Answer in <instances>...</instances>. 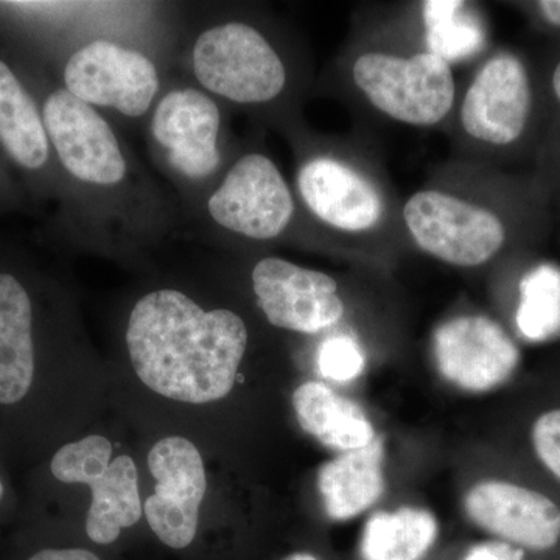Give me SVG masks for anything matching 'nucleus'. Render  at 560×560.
<instances>
[{
	"instance_id": "nucleus-1",
	"label": "nucleus",
	"mask_w": 560,
	"mask_h": 560,
	"mask_svg": "<svg viewBox=\"0 0 560 560\" xmlns=\"http://www.w3.org/2000/svg\"><path fill=\"white\" fill-rule=\"evenodd\" d=\"M128 353L139 381L168 400L206 405L234 388L248 329L228 308L205 311L178 290H156L136 302Z\"/></svg>"
},
{
	"instance_id": "nucleus-2",
	"label": "nucleus",
	"mask_w": 560,
	"mask_h": 560,
	"mask_svg": "<svg viewBox=\"0 0 560 560\" xmlns=\"http://www.w3.org/2000/svg\"><path fill=\"white\" fill-rule=\"evenodd\" d=\"M350 79L372 108L408 127H436L451 116L458 95L451 62L425 47L412 54L360 51Z\"/></svg>"
},
{
	"instance_id": "nucleus-3",
	"label": "nucleus",
	"mask_w": 560,
	"mask_h": 560,
	"mask_svg": "<svg viewBox=\"0 0 560 560\" xmlns=\"http://www.w3.org/2000/svg\"><path fill=\"white\" fill-rule=\"evenodd\" d=\"M400 217L422 253L452 267H482L506 245V226L499 213L441 187L412 194L401 206Z\"/></svg>"
},
{
	"instance_id": "nucleus-4",
	"label": "nucleus",
	"mask_w": 560,
	"mask_h": 560,
	"mask_svg": "<svg viewBox=\"0 0 560 560\" xmlns=\"http://www.w3.org/2000/svg\"><path fill=\"white\" fill-rule=\"evenodd\" d=\"M194 72L206 91L238 105L276 101L289 72L267 36L245 22L215 25L198 36Z\"/></svg>"
},
{
	"instance_id": "nucleus-5",
	"label": "nucleus",
	"mask_w": 560,
	"mask_h": 560,
	"mask_svg": "<svg viewBox=\"0 0 560 560\" xmlns=\"http://www.w3.org/2000/svg\"><path fill=\"white\" fill-rule=\"evenodd\" d=\"M113 444L101 434L61 445L50 458L51 477L62 485H86L92 501L86 515V534L98 545L119 539L143 514L138 467L131 456L110 460Z\"/></svg>"
},
{
	"instance_id": "nucleus-6",
	"label": "nucleus",
	"mask_w": 560,
	"mask_h": 560,
	"mask_svg": "<svg viewBox=\"0 0 560 560\" xmlns=\"http://www.w3.org/2000/svg\"><path fill=\"white\" fill-rule=\"evenodd\" d=\"M296 189L313 219L350 241L374 237L388 223L385 187L352 158L334 153L307 158L298 168Z\"/></svg>"
},
{
	"instance_id": "nucleus-7",
	"label": "nucleus",
	"mask_w": 560,
	"mask_h": 560,
	"mask_svg": "<svg viewBox=\"0 0 560 560\" xmlns=\"http://www.w3.org/2000/svg\"><path fill=\"white\" fill-rule=\"evenodd\" d=\"M35 308L16 276L0 272V441H24L40 399Z\"/></svg>"
},
{
	"instance_id": "nucleus-8",
	"label": "nucleus",
	"mask_w": 560,
	"mask_h": 560,
	"mask_svg": "<svg viewBox=\"0 0 560 560\" xmlns=\"http://www.w3.org/2000/svg\"><path fill=\"white\" fill-rule=\"evenodd\" d=\"M223 230L256 242H270L289 230L296 201L276 162L248 153L232 165L208 201Z\"/></svg>"
},
{
	"instance_id": "nucleus-9",
	"label": "nucleus",
	"mask_w": 560,
	"mask_h": 560,
	"mask_svg": "<svg viewBox=\"0 0 560 560\" xmlns=\"http://www.w3.org/2000/svg\"><path fill=\"white\" fill-rule=\"evenodd\" d=\"M66 90L91 106L142 117L160 91L156 66L145 55L110 40H92L69 58Z\"/></svg>"
},
{
	"instance_id": "nucleus-10",
	"label": "nucleus",
	"mask_w": 560,
	"mask_h": 560,
	"mask_svg": "<svg viewBox=\"0 0 560 560\" xmlns=\"http://www.w3.org/2000/svg\"><path fill=\"white\" fill-rule=\"evenodd\" d=\"M149 467L156 489L143 504V514L162 544L183 550L197 536L208 490L201 453L186 438H164L151 448Z\"/></svg>"
},
{
	"instance_id": "nucleus-11",
	"label": "nucleus",
	"mask_w": 560,
	"mask_h": 560,
	"mask_svg": "<svg viewBox=\"0 0 560 560\" xmlns=\"http://www.w3.org/2000/svg\"><path fill=\"white\" fill-rule=\"evenodd\" d=\"M253 290L268 323L279 329L316 335L334 329L346 313L337 279L280 257L254 267Z\"/></svg>"
},
{
	"instance_id": "nucleus-12",
	"label": "nucleus",
	"mask_w": 560,
	"mask_h": 560,
	"mask_svg": "<svg viewBox=\"0 0 560 560\" xmlns=\"http://www.w3.org/2000/svg\"><path fill=\"white\" fill-rule=\"evenodd\" d=\"M530 103L529 77L521 58L500 51L482 62L464 91L459 128L470 142L511 145L525 131Z\"/></svg>"
},
{
	"instance_id": "nucleus-13",
	"label": "nucleus",
	"mask_w": 560,
	"mask_h": 560,
	"mask_svg": "<svg viewBox=\"0 0 560 560\" xmlns=\"http://www.w3.org/2000/svg\"><path fill=\"white\" fill-rule=\"evenodd\" d=\"M43 120L47 138L73 178L98 187L125 179L127 161L119 139L94 106L65 88L47 97Z\"/></svg>"
},
{
	"instance_id": "nucleus-14",
	"label": "nucleus",
	"mask_w": 560,
	"mask_h": 560,
	"mask_svg": "<svg viewBox=\"0 0 560 560\" xmlns=\"http://www.w3.org/2000/svg\"><path fill=\"white\" fill-rule=\"evenodd\" d=\"M442 377L469 393H486L510 381L521 350L497 320L464 315L442 323L433 335Z\"/></svg>"
},
{
	"instance_id": "nucleus-15",
	"label": "nucleus",
	"mask_w": 560,
	"mask_h": 560,
	"mask_svg": "<svg viewBox=\"0 0 560 560\" xmlns=\"http://www.w3.org/2000/svg\"><path fill=\"white\" fill-rule=\"evenodd\" d=\"M471 523L525 552H548L560 544V508L537 490L515 482H478L464 499Z\"/></svg>"
},
{
	"instance_id": "nucleus-16",
	"label": "nucleus",
	"mask_w": 560,
	"mask_h": 560,
	"mask_svg": "<svg viewBox=\"0 0 560 560\" xmlns=\"http://www.w3.org/2000/svg\"><path fill=\"white\" fill-rule=\"evenodd\" d=\"M221 113L208 94L176 90L161 98L151 119V132L175 171L205 179L220 167Z\"/></svg>"
},
{
	"instance_id": "nucleus-17",
	"label": "nucleus",
	"mask_w": 560,
	"mask_h": 560,
	"mask_svg": "<svg viewBox=\"0 0 560 560\" xmlns=\"http://www.w3.org/2000/svg\"><path fill=\"white\" fill-rule=\"evenodd\" d=\"M383 441L327 460L318 471L324 510L331 521L345 522L374 506L385 492Z\"/></svg>"
},
{
	"instance_id": "nucleus-18",
	"label": "nucleus",
	"mask_w": 560,
	"mask_h": 560,
	"mask_svg": "<svg viewBox=\"0 0 560 560\" xmlns=\"http://www.w3.org/2000/svg\"><path fill=\"white\" fill-rule=\"evenodd\" d=\"M293 408L302 430L331 451H359L377 440L374 425L359 405L324 383L301 385L294 390Z\"/></svg>"
},
{
	"instance_id": "nucleus-19",
	"label": "nucleus",
	"mask_w": 560,
	"mask_h": 560,
	"mask_svg": "<svg viewBox=\"0 0 560 560\" xmlns=\"http://www.w3.org/2000/svg\"><path fill=\"white\" fill-rule=\"evenodd\" d=\"M440 534L436 517L419 508L375 512L360 540L363 560H422Z\"/></svg>"
},
{
	"instance_id": "nucleus-20",
	"label": "nucleus",
	"mask_w": 560,
	"mask_h": 560,
	"mask_svg": "<svg viewBox=\"0 0 560 560\" xmlns=\"http://www.w3.org/2000/svg\"><path fill=\"white\" fill-rule=\"evenodd\" d=\"M0 143L28 171H38L49 158V138L43 117L3 61H0Z\"/></svg>"
},
{
	"instance_id": "nucleus-21",
	"label": "nucleus",
	"mask_w": 560,
	"mask_h": 560,
	"mask_svg": "<svg viewBox=\"0 0 560 560\" xmlns=\"http://www.w3.org/2000/svg\"><path fill=\"white\" fill-rule=\"evenodd\" d=\"M422 22L425 49L451 65L470 58L485 43V32L467 11L466 2H423Z\"/></svg>"
},
{
	"instance_id": "nucleus-22",
	"label": "nucleus",
	"mask_w": 560,
	"mask_h": 560,
	"mask_svg": "<svg viewBox=\"0 0 560 560\" xmlns=\"http://www.w3.org/2000/svg\"><path fill=\"white\" fill-rule=\"evenodd\" d=\"M517 326L529 340H547L560 331V271L540 267L530 271L521 285Z\"/></svg>"
},
{
	"instance_id": "nucleus-23",
	"label": "nucleus",
	"mask_w": 560,
	"mask_h": 560,
	"mask_svg": "<svg viewBox=\"0 0 560 560\" xmlns=\"http://www.w3.org/2000/svg\"><path fill=\"white\" fill-rule=\"evenodd\" d=\"M318 368L320 375L331 382L355 381L364 370L363 350L348 335L331 337L319 346Z\"/></svg>"
},
{
	"instance_id": "nucleus-24",
	"label": "nucleus",
	"mask_w": 560,
	"mask_h": 560,
	"mask_svg": "<svg viewBox=\"0 0 560 560\" xmlns=\"http://www.w3.org/2000/svg\"><path fill=\"white\" fill-rule=\"evenodd\" d=\"M530 442L537 459L560 481V408L545 411L534 420Z\"/></svg>"
},
{
	"instance_id": "nucleus-25",
	"label": "nucleus",
	"mask_w": 560,
	"mask_h": 560,
	"mask_svg": "<svg viewBox=\"0 0 560 560\" xmlns=\"http://www.w3.org/2000/svg\"><path fill=\"white\" fill-rule=\"evenodd\" d=\"M463 560H526V552L501 540L474 545Z\"/></svg>"
},
{
	"instance_id": "nucleus-26",
	"label": "nucleus",
	"mask_w": 560,
	"mask_h": 560,
	"mask_svg": "<svg viewBox=\"0 0 560 560\" xmlns=\"http://www.w3.org/2000/svg\"><path fill=\"white\" fill-rule=\"evenodd\" d=\"M24 560H101L94 552L83 548H40Z\"/></svg>"
},
{
	"instance_id": "nucleus-27",
	"label": "nucleus",
	"mask_w": 560,
	"mask_h": 560,
	"mask_svg": "<svg viewBox=\"0 0 560 560\" xmlns=\"http://www.w3.org/2000/svg\"><path fill=\"white\" fill-rule=\"evenodd\" d=\"M539 10L544 14L545 20L560 27V0H541L539 2Z\"/></svg>"
},
{
	"instance_id": "nucleus-28",
	"label": "nucleus",
	"mask_w": 560,
	"mask_h": 560,
	"mask_svg": "<svg viewBox=\"0 0 560 560\" xmlns=\"http://www.w3.org/2000/svg\"><path fill=\"white\" fill-rule=\"evenodd\" d=\"M552 90H555L556 97L560 102V61L556 66L555 73H552Z\"/></svg>"
},
{
	"instance_id": "nucleus-29",
	"label": "nucleus",
	"mask_w": 560,
	"mask_h": 560,
	"mask_svg": "<svg viewBox=\"0 0 560 560\" xmlns=\"http://www.w3.org/2000/svg\"><path fill=\"white\" fill-rule=\"evenodd\" d=\"M285 560H319L315 558L313 555H308V552H296V555H291L290 558Z\"/></svg>"
},
{
	"instance_id": "nucleus-30",
	"label": "nucleus",
	"mask_w": 560,
	"mask_h": 560,
	"mask_svg": "<svg viewBox=\"0 0 560 560\" xmlns=\"http://www.w3.org/2000/svg\"><path fill=\"white\" fill-rule=\"evenodd\" d=\"M7 489L5 482H3L2 475H0V506H2L3 500H5Z\"/></svg>"
}]
</instances>
